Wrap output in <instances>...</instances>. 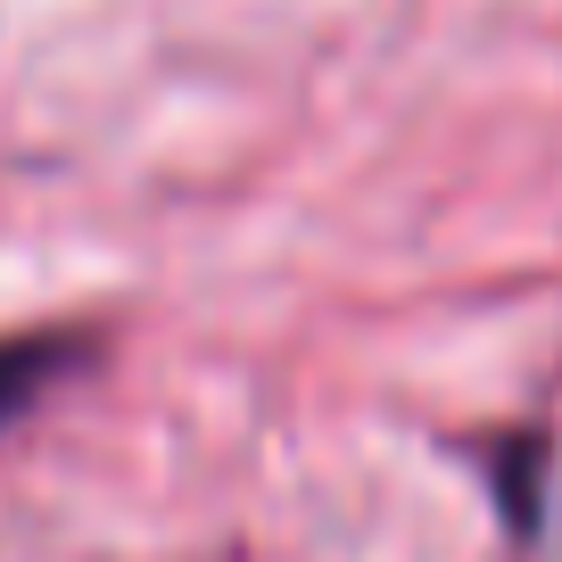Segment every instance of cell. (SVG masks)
Returning a JSON list of instances; mask_svg holds the SVG:
<instances>
[{"mask_svg": "<svg viewBox=\"0 0 562 562\" xmlns=\"http://www.w3.org/2000/svg\"><path fill=\"white\" fill-rule=\"evenodd\" d=\"M83 364V348H75L67 331H25V339H0V430L18 414H34L42 397H50L67 372Z\"/></svg>", "mask_w": 562, "mask_h": 562, "instance_id": "obj_1", "label": "cell"}]
</instances>
